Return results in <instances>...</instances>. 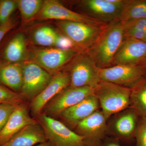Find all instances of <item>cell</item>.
Instances as JSON below:
<instances>
[{
	"label": "cell",
	"instance_id": "cell-14",
	"mask_svg": "<svg viewBox=\"0 0 146 146\" xmlns=\"http://www.w3.org/2000/svg\"><path fill=\"white\" fill-rule=\"evenodd\" d=\"M115 115L107 124V135L110 134L118 141H127L135 136L139 116L137 112L130 107Z\"/></svg>",
	"mask_w": 146,
	"mask_h": 146
},
{
	"label": "cell",
	"instance_id": "cell-6",
	"mask_svg": "<svg viewBox=\"0 0 146 146\" xmlns=\"http://www.w3.org/2000/svg\"><path fill=\"white\" fill-rule=\"evenodd\" d=\"M75 49L46 48L29 51V60L36 63L52 76L62 70L80 52Z\"/></svg>",
	"mask_w": 146,
	"mask_h": 146
},
{
	"label": "cell",
	"instance_id": "cell-23",
	"mask_svg": "<svg viewBox=\"0 0 146 146\" xmlns=\"http://www.w3.org/2000/svg\"><path fill=\"white\" fill-rule=\"evenodd\" d=\"M60 33L48 26L36 28L31 33V39L35 45L44 47H55Z\"/></svg>",
	"mask_w": 146,
	"mask_h": 146
},
{
	"label": "cell",
	"instance_id": "cell-2",
	"mask_svg": "<svg viewBox=\"0 0 146 146\" xmlns=\"http://www.w3.org/2000/svg\"><path fill=\"white\" fill-rule=\"evenodd\" d=\"M100 108L108 119L111 116L130 107L131 89L108 82L101 81L94 89Z\"/></svg>",
	"mask_w": 146,
	"mask_h": 146
},
{
	"label": "cell",
	"instance_id": "cell-9",
	"mask_svg": "<svg viewBox=\"0 0 146 146\" xmlns=\"http://www.w3.org/2000/svg\"><path fill=\"white\" fill-rule=\"evenodd\" d=\"M107 119L101 109L80 122L75 132L82 136L86 146H103L107 135Z\"/></svg>",
	"mask_w": 146,
	"mask_h": 146
},
{
	"label": "cell",
	"instance_id": "cell-19",
	"mask_svg": "<svg viewBox=\"0 0 146 146\" xmlns=\"http://www.w3.org/2000/svg\"><path fill=\"white\" fill-rule=\"evenodd\" d=\"M47 141L44 131L38 123L25 127L1 146H34Z\"/></svg>",
	"mask_w": 146,
	"mask_h": 146
},
{
	"label": "cell",
	"instance_id": "cell-3",
	"mask_svg": "<svg viewBox=\"0 0 146 146\" xmlns=\"http://www.w3.org/2000/svg\"><path fill=\"white\" fill-rule=\"evenodd\" d=\"M65 70L70 74L72 87L94 88L100 82V68L86 52H80L67 64Z\"/></svg>",
	"mask_w": 146,
	"mask_h": 146
},
{
	"label": "cell",
	"instance_id": "cell-29",
	"mask_svg": "<svg viewBox=\"0 0 146 146\" xmlns=\"http://www.w3.org/2000/svg\"><path fill=\"white\" fill-rule=\"evenodd\" d=\"M125 31L141 30L146 31V18L122 22Z\"/></svg>",
	"mask_w": 146,
	"mask_h": 146
},
{
	"label": "cell",
	"instance_id": "cell-17",
	"mask_svg": "<svg viewBox=\"0 0 146 146\" xmlns=\"http://www.w3.org/2000/svg\"><path fill=\"white\" fill-rule=\"evenodd\" d=\"M146 61V42L125 38L122 46L113 59L112 66L141 65Z\"/></svg>",
	"mask_w": 146,
	"mask_h": 146
},
{
	"label": "cell",
	"instance_id": "cell-35",
	"mask_svg": "<svg viewBox=\"0 0 146 146\" xmlns=\"http://www.w3.org/2000/svg\"><path fill=\"white\" fill-rule=\"evenodd\" d=\"M1 64H2V63H1V62H0V66H1Z\"/></svg>",
	"mask_w": 146,
	"mask_h": 146
},
{
	"label": "cell",
	"instance_id": "cell-5",
	"mask_svg": "<svg viewBox=\"0 0 146 146\" xmlns=\"http://www.w3.org/2000/svg\"><path fill=\"white\" fill-rule=\"evenodd\" d=\"M54 146H86L82 136L71 130L61 121L42 113L35 117Z\"/></svg>",
	"mask_w": 146,
	"mask_h": 146
},
{
	"label": "cell",
	"instance_id": "cell-30",
	"mask_svg": "<svg viewBox=\"0 0 146 146\" xmlns=\"http://www.w3.org/2000/svg\"><path fill=\"white\" fill-rule=\"evenodd\" d=\"M125 38H130L146 42V31L141 30L125 31Z\"/></svg>",
	"mask_w": 146,
	"mask_h": 146
},
{
	"label": "cell",
	"instance_id": "cell-11",
	"mask_svg": "<svg viewBox=\"0 0 146 146\" xmlns=\"http://www.w3.org/2000/svg\"><path fill=\"white\" fill-rule=\"evenodd\" d=\"M146 74V68L141 65H116L100 69L101 81L130 89Z\"/></svg>",
	"mask_w": 146,
	"mask_h": 146
},
{
	"label": "cell",
	"instance_id": "cell-22",
	"mask_svg": "<svg viewBox=\"0 0 146 146\" xmlns=\"http://www.w3.org/2000/svg\"><path fill=\"white\" fill-rule=\"evenodd\" d=\"M146 18V0H123L119 21L124 22Z\"/></svg>",
	"mask_w": 146,
	"mask_h": 146
},
{
	"label": "cell",
	"instance_id": "cell-31",
	"mask_svg": "<svg viewBox=\"0 0 146 146\" xmlns=\"http://www.w3.org/2000/svg\"><path fill=\"white\" fill-rule=\"evenodd\" d=\"M16 25L15 22L12 18H11L5 23L0 25V43L1 42L6 34L14 27Z\"/></svg>",
	"mask_w": 146,
	"mask_h": 146
},
{
	"label": "cell",
	"instance_id": "cell-25",
	"mask_svg": "<svg viewBox=\"0 0 146 146\" xmlns=\"http://www.w3.org/2000/svg\"><path fill=\"white\" fill-rule=\"evenodd\" d=\"M26 102H28L20 93L0 85V104H11L18 106Z\"/></svg>",
	"mask_w": 146,
	"mask_h": 146
},
{
	"label": "cell",
	"instance_id": "cell-7",
	"mask_svg": "<svg viewBox=\"0 0 146 146\" xmlns=\"http://www.w3.org/2000/svg\"><path fill=\"white\" fill-rule=\"evenodd\" d=\"M53 76L30 60L23 63V80L21 94L31 102L50 83Z\"/></svg>",
	"mask_w": 146,
	"mask_h": 146
},
{
	"label": "cell",
	"instance_id": "cell-8",
	"mask_svg": "<svg viewBox=\"0 0 146 146\" xmlns=\"http://www.w3.org/2000/svg\"><path fill=\"white\" fill-rule=\"evenodd\" d=\"M94 88L89 86L72 87L69 86L51 100L42 112L55 119L63 110L94 94Z\"/></svg>",
	"mask_w": 146,
	"mask_h": 146
},
{
	"label": "cell",
	"instance_id": "cell-26",
	"mask_svg": "<svg viewBox=\"0 0 146 146\" xmlns=\"http://www.w3.org/2000/svg\"><path fill=\"white\" fill-rule=\"evenodd\" d=\"M16 9H18L17 1L0 0V25L10 19L11 14Z\"/></svg>",
	"mask_w": 146,
	"mask_h": 146
},
{
	"label": "cell",
	"instance_id": "cell-34",
	"mask_svg": "<svg viewBox=\"0 0 146 146\" xmlns=\"http://www.w3.org/2000/svg\"><path fill=\"white\" fill-rule=\"evenodd\" d=\"M141 65V66H143L144 68H146V61Z\"/></svg>",
	"mask_w": 146,
	"mask_h": 146
},
{
	"label": "cell",
	"instance_id": "cell-12",
	"mask_svg": "<svg viewBox=\"0 0 146 146\" xmlns=\"http://www.w3.org/2000/svg\"><path fill=\"white\" fill-rule=\"evenodd\" d=\"M70 84V74L62 70L53 76L48 86L29 104L30 113L35 118L42 113L46 105L57 94Z\"/></svg>",
	"mask_w": 146,
	"mask_h": 146
},
{
	"label": "cell",
	"instance_id": "cell-27",
	"mask_svg": "<svg viewBox=\"0 0 146 146\" xmlns=\"http://www.w3.org/2000/svg\"><path fill=\"white\" fill-rule=\"evenodd\" d=\"M18 106L11 104H0V132Z\"/></svg>",
	"mask_w": 146,
	"mask_h": 146
},
{
	"label": "cell",
	"instance_id": "cell-32",
	"mask_svg": "<svg viewBox=\"0 0 146 146\" xmlns=\"http://www.w3.org/2000/svg\"><path fill=\"white\" fill-rule=\"evenodd\" d=\"M103 146H122L119 142L115 138L106 136L104 141Z\"/></svg>",
	"mask_w": 146,
	"mask_h": 146
},
{
	"label": "cell",
	"instance_id": "cell-13",
	"mask_svg": "<svg viewBox=\"0 0 146 146\" xmlns=\"http://www.w3.org/2000/svg\"><path fill=\"white\" fill-rule=\"evenodd\" d=\"M123 3H112L108 0H82L78 5L83 15L108 24L119 20Z\"/></svg>",
	"mask_w": 146,
	"mask_h": 146
},
{
	"label": "cell",
	"instance_id": "cell-36",
	"mask_svg": "<svg viewBox=\"0 0 146 146\" xmlns=\"http://www.w3.org/2000/svg\"><path fill=\"white\" fill-rule=\"evenodd\" d=\"M144 119H146V118H144Z\"/></svg>",
	"mask_w": 146,
	"mask_h": 146
},
{
	"label": "cell",
	"instance_id": "cell-33",
	"mask_svg": "<svg viewBox=\"0 0 146 146\" xmlns=\"http://www.w3.org/2000/svg\"><path fill=\"white\" fill-rule=\"evenodd\" d=\"M34 146H54L53 144L50 142L49 141H47L46 142H44V143H41L39 144L36 145Z\"/></svg>",
	"mask_w": 146,
	"mask_h": 146
},
{
	"label": "cell",
	"instance_id": "cell-20",
	"mask_svg": "<svg viewBox=\"0 0 146 146\" xmlns=\"http://www.w3.org/2000/svg\"><path fill=\"white\" fill-rule=\"evenodd\" d=\"M23 80V63H3L0 66V85L21 93Z\"/></svg>",
	"mask_w": 146,
	"mask_h": 146
},
{
	"label": "cell",
	"instance_id": "cell-18",
	"mask_svg": "<svg viewBox=\"0 0 146 146\" xmlns=\"http://www.w3.org/2000/svg\"><path fill=\"white\" fill-rule=\"evenodd\" d=\"M29 52L25 35L18 33L7 42L2 54L3 63H23L29 60Z\"/></svg>",
	"mask_w": 146,
	"mask_h": 146
},
{
	"label": "cell",
	"instance_id": "cell-15",
	"mask_svg": "<svg viewBox=\"0 0 146 146\" xmlns=\"http://www.w3.org/2000/svg\"><path fill=\"white\" fill-rule=\"evenodd\" d=\"M100 109L98 100L93 94L77 104L63 110L57 118L60 119L65 125L74 128L79 123Z\"/></svg>",
	"mask_w": 146,
	"mask_h": 146
},
{
	"label": "cell",
	"instance_id": "cell-21",
	"mask_svg": "<svg viewBox=\"0 0 146 146\" xmlns=\"http://www.w3.org/2000/svg\"><path fill=\"white\" fill-rule=\"evenodd\" d=\"M130 89V107L141 118H146V74Z\"/></svg>",
	"mask_w": 146,
	"mask_h": 146
},
{
	"label": "cell",
	"instance_id": "cell-24",
	"mask_svg": "<svg viewBox=\"0 0 146 146\" xmlns=\"http://www.w3.org/2000/svg\"><path fill=\"white\" fill-rule=\"evenodd\" d=\"M22 22L27 23L35 19L44 3L42 0H16Z\"/></svg>",
	"mask_w": 146,
	"mask_h": 146
},
{
	"label": "cell",
	"instance_id": "cell-4",
	"mask_svg": "<svg viewBox=\"0 0 146 146\" xmlns=\"http://www.w3.org/2000/svg\"><path fill=\"white\" fill-rule=\"evenodd\" d=\"M56 25L62 34L81 52L87 51L94 46L105 26L75 21H59Z\"/></svg>",
	"mask_w": 146,
	"mask_h": 146
},
{
	"label": "cell",
	"instance_id": "cell-10",
	"mask_svg": "<svg viewBox=\"0 0 146 146\" xmlns=\"http://www.w3.org/2000/svg\"><path fill=\"white\" fill-rule=\"evenodd\" d=\"M34 20L45 21L58 20V21H75L98 26H104V24L67 8L58 1L56 0L44 1L40 12Z\"/></svg>",
	"mask_w": 146,
	"mask_h": 146
},
{
	"label": "cell",
	"instance_id": "cell-28",
	"mask_svg": "<svg viewBox=\"0 0 146 146\" xmlns=\"http://www.w3.org/2000/svg\"><path fill=\"white\" fill-rule=\"evenodd\" d=\"M136 146H146V119L142 118L138 123L135 136Z\"/></svg>",
	"mask_w": 146,
	"mask_h": 146
},
{
	"label": "cell",
	"instance_id": "cell-1",
	"mask_svg": "<svg viewBox=\"0 0 146 146\" xmlns=\"http://www.w3.org/2000/svg\"><path fill=\"white\" fill-rule=\"evenodd\" d=\"M125 39L122 23L115 21L104 27L94 46L86 52L100 69L111 67Z\"/></svg>",
	"mask_w": 146,
	"mask_h": 146
},
{
	"label": "cell",
	"instance_id": "cell-16",
	"mask_svg": "<svg viewBox=\"0 0 146 146\" xmlns=\"http://www.w3.org/2000/svg\"><path fill=\"white\" fill-rule=\"evenodd\" d=\"M29 102L19 105L11 115L8 121L0 132V146L6 143L16 133L27 126L38 123L30 115Z\"/></svg>",
	"mask_w": 146,
	"mask_h": 146
}]
</instances>
